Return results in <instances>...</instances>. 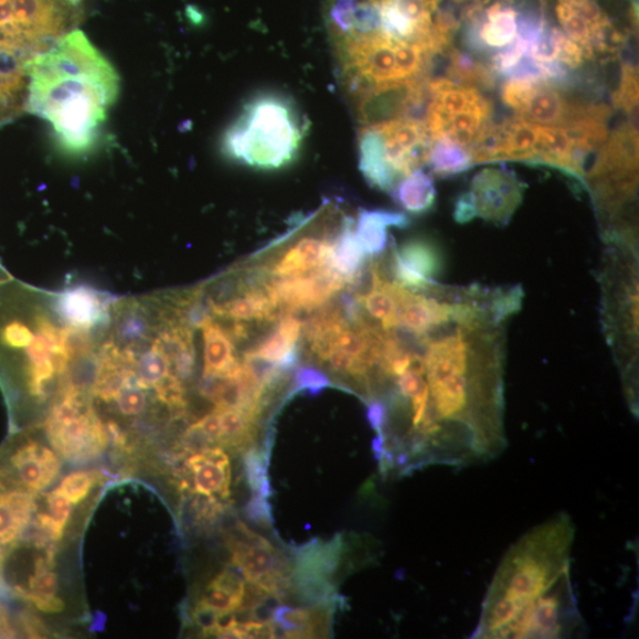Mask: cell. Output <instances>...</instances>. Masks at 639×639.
<instances>
[{
  "mask_svg": "<svg viewBox=\"0 0 639 639\" xmlns=\"http://www.w3.org/2000/svg\"><path fill=\"white\" fill-rule=\"evenodd\" d=\"M576 528L556 514L524 534L496 572L472 638H573L586 622L571 579Z\"/></svg>",
  "mask_w": 639,
  "mask_h": 639,
  "instance_id": "6da1fadb",
  "label": "cell"
},
{
  "mask_svg": "<svg viewBox=\"0 0 639 639\" xmlns=\"http://www.w3.org/2000/svg\"><path fill=\"white\" fill-rule=\"evenodd\" d=\"M25 108L52 124L61 150L88 153L100 137L107 109L117 102L118 74L81 70L53 72L28 65Z\"/></svg>",
  "mask_w": 639,
  "mask_h": 639,
  "instance_id": "7a4b0ae2",
  "label": "cell"
},
{
  "mask_svg": "<svg viewBox=\"0 0 639 639\" xmlns=\"http://www.w3.org/2000/svg\"><path fill=\"white\" fill-rule=\"evenodd\" d=\"M306 132L301 113L288 97L264 93L245 104L225 130L222 150L245 167L278 170L299 156Z\"/></svg>",
  "mask_w": 639,
  "mask_h": 639,
  "instance_id": "3957f363",
  "label": "cell"
},
{
  "mask_svg": "<svg viewBox=\"0 0 639 639\" xmlns=\"http://www.w3.org/2000/svg\"><path fill=\"white\" fill-rule=\"evenodd\" d=\"M87 0H0V54L25 65L84 20Z\"/></svg>",
  "mask_w": 639,
  "mask_h": 639,
  "instance_id": "277c9868",
  "label": "cell"
},
{
  "mask_svg": "<svg viewBox=\"0 0 639 639\" xmlns=\"http://www.w3.org/2000/svg\"><path fill=\"white\" fill-rule=\"evenodd\" d=\"M332 38L342 73L354 95L375 86L417 78L432 57L418 45L373 32Z\"/></svg>",
  "mask_w": 639,
  "mask_h": 639,
  "instance_id": "5b68a950",
  "label": "cell"
},
{
  "mask_svg": "<svg viewBox=\"0 0 639 639\" xmlns=\"http://www.w3.org/2000/svg\"><path fill=\"white\" fill-rule=\"evenodd\" d=\"M351 285L329 267L299 276L283 277L267 286L280 307L291 310L316 309L329 302L336 294Z\"/></svg>",
  "mask_w": 639,
  "mask_h": 639,
  "instance_id": "8992f818",
  "label": "cell"
},
{
  "mask_svg": "<svg viewBox=\"0 0 639 639\" xmlns=\"http://www.w3.org/2000/svg\"><path fill=\"white\" fill-rule=\"evenodd\" d=\"M358 118L365 126L404 118L423 100V86L417 78L375 86L354 95Z\"/></svg>",
  "mask_w": 639,
  "mask_h": 639,
  "instance_id": "52a82bcc",
  "label": "cell"
},
{
  "mask_svg": "<svg viewBox=\"0 0 639 639\" xmlns=\"http://www.w3.org/2000/svg\"><path fill=\"white\" fill-rule=\"evenodd\" d=\"M523 187L513 172L486 169L472 180L471 199L477 216L507 222L522 200Z\"/></svg>",
  "mask_w": 639,
  "mask_h": 639,
  "instance_id": "ba28073f",
  "label": "cell"
},
{
  "mask_svg": "<svg viewBox=\"0 0 639 639\" xmlns=\"http://www.w3.org/2000/svg\"><path fill=\"white\" fill-rule=\"evenodd\" d=\"M46 430L55 449L73 462L92 460L104 451L108 441L102 422L90 412L64 423L47 420Z\"/></svg>",
  "mask_w": 639,
  "mask_h": 639,
  "instance_id": "9c48e42d",
  "label": "cell"
},
{
  "mask_svg": "<svg viewBox=\"0 0 639 639\" xmlns=\"http://www.w3.org/2000/svg\"><path fill=\"white\" fill-rule=\"evenodd\" d=\"M444 255L426 238H413L393 252V273L396 283L407 289L424 290L444 269Z\"/></svg>",
  "mask_w": 639,
  "mask_h": 639,
  "instance_id": "30bf717a",
  "label": "cell"
},
{
  "mask_svg": "<svg viewBox=\"0 0 639 639\" xmlns=\"http://www.w3.org/2000/svg\"><path fill=\"white\" fill-rule=\"evenodd\" d=\"M10 468L2 469L8 477L14 475L31 493L51 486L58 477L61 465L57 456L38 441H28L9 458Z\"/></svg>",
  "mask_w": 639,
  "mask_h": 639,
  "instance_id": "8fae6325",
  "label": "cell"
},
{
  "mask_svg": "<svg viewBox=\"0 0 639 639\" xmlns=\"http://www.w3.org/2000/svg\"><path fill=\"white\" fill-rule=\"evenodd\" d=\"M10 481L0 469V566L3 565L4 547L19 540L36 510L34 497Z\"/></svg>",
  "mask_w": 639,
  "mask_h": 639,
  "instance_id": "7c38bea8",
  "label": "cell"
},
{
  "mask_svg": "<svg viewBox=\"0 0 639 639\" xmlns=\"http://www.w3.org/2000/svg\"><path fill=\"white\" fill-rule=\"evenodd\" d=\"M586 106L571 104L558 89L540 81L516 119L543 126H564L576 120Z\"/></svg>",
  "mask_w": 639,
  "mask_h": 639,
  "instance_id": "4fadbf2b",
  "label": "cell"
},
{
  "mask_svg": "<svg viewBox=\"0 0 639 639\" xmlns=\"http://www.w3.org/2000/svg\"><path fill=\"white\" fill-rule=\"evenodd\" d=\"M302 334V322L292 316L285 317L276 331L258 345L245 353V358L265 360L284 371L290 370L298 363L299 342Z\"/></svg>",
  "mask_w": 639,
  "mask_h": 639,
  "instance_id": "5bb4252c",
  "label": "cell"
},
{
  "mask_svg": "<svg viewBox=\"0 0 639 639\" xmlns=\"http://www.w3.org/2000/svg\"><path fill=\"white\" fill-rule=\"evenodd\" d=\"M359 170L368 183L382 191H392L400 178L388 166L379 130L365 126L359 134Z\"/></svg>",
  "mask_w": 639,
  "mask_h": 639,
  "instance_id": "9a60e30c",
  "label": "cell"
},
{
  "mask_svg": "<svg viewBox=\"0 0 639 639\" xmlns=\"http://www.w3.org/2000/svg\"><path fill=\"white\" fill-rule=\"evenodd\" d=\"M333 242L319 237H303L277 259L271 274L290 277L329 267Z\"/></svg>",
  "mask_w": 639,
  "mask_h": 639,
  "instance_id": "2e32d148",
  "label": "cell"
},
{
  "mask_svg": "<svg viewBox=\"0 0 639 639\" xmlns=\"http://www.w3.org/2000/svg\"><path fill=\"white\" fill-rule=\"evenodd\" d=\"M409 220L402 212L388 210H362L354 223L355 237L368 256L382 254L388 242V228L408 226Z\"/></svg>",
  "mask_w": 639,
  "mask_h": 639,
  "instance_id": "e0dca14e",
  "label": "cell"
},
{
  "mask_svg": "<svg viewBox=\"0 0 639 639\" xmlns=\"http://www.w3.org/2000/svg\"><path fill=\"white\" fill-rule=\"evenodd\" d=\"M188 466L194 473L196 493L205 497H227L231 484V464L220 449H206L190 457Z\"/></svg>",
  "mask_w": 639,
  "mask_h": 639,
  "instance_id": "ac0fdd59",
  "label": "cell"
},
{
  "mask_svg": "<svg viewBox=\"0 0 639 639\" xmlns=\"http://www.w3.org/2000/svg\"><path fill=\"white\" fill-rule=\"evenodd\" d=\"M55 307L65 322L85 330L100 322L106 311L100 294L85 286L63 291Z\"/></svg>",
  "mask_w": 639,
  "mask_h": 639,
  "instance_id": "d6986e66",
  "label": "cell"
},
{
  "mask_svg": "<svg viewBox=\"0 0 639 639\" xmlns=\"http://www.w3.org/2000/svg\"><path fill=\"white\" fill-rule=\"evenodd\" d=\"M280 308L267 287L265 290L245 291L241 297L223 303L211 305L213 313L234 321H271L277 317Z\"/></svg>",
  "mask_w": 639,
  "mask_h": 639,
  "instance_id": "ffe728a7",
  "label": "cell"
},
{
  "mask_svg": "<svg viewBox=\"0 0 639 639\" xmlns=\"http://www.w3.org/2000/svg\"><path fill=\"white\" fill-rule=\"evenodd\" d=\"M401 287L397 283L385 281L379 269L373 268L370 291L356 297L370 317L381 321L384 331H392L395 327Z\"/></svg>",
  "mask_w": 639,
  "mask_h": 639,
  "instance_id": "44dd1931",
  "label": "cell"
},
{
  "mask_svg": "<svg viewBox=\"0 0 639 639\" xmlns=\"http://www.w3.org/2000/svg\"><path fill=\"white\" fill-rule=\"evenodd\" d=\"M368 255L355 237L352 219L343 222L330 257L329 268L345 277L352 284L358 283L360 274L366 264Z\"/></svg>",
  "mask_w": 639,
  "mask_h": 639,
  "instance_id": "7402d4cb",
  "label": "cell"
},
{
  "mask_svg": "<svg viewBox=\"0 0 639 639\" xmlns=\"http://www.w3.org/2000/svg\"><path fill=\"white\" fill-rule=\"evenodd\" d=\"M391 192L396 203L414 215L430 211L436 202L434 179L420 169L401 179Z\"/></svg>",
  "mask_w": 639,
  "mask_h": 639,
  "instance_id": "603a6c76",
  "label": "cell"
},
{
  "mask_svg": "<svg viewBox=\"0 0 639 639\" xmlns=\"http://www.w3.org/2000/svg\"><path fill=\"white\" fill-rule=\"evenodd\" d=\"M202 329L205 343L204 375L224 376L231 373L238 364L234 355L233 339L212 319Z\"/></svg>",
  "mask_w": 639,
  "mask_h": 639,
  "instance_id": "cb8c5ba5",
  "label": "cell"
},
{
  "mask_svg": "<svg viewBox=\"0 0 639 639\" xmlns=\"http://www.w3.org/2000/svg\"><path fill=\"white\" fill-rule=\"evenodd\" d=\"M57 577L52 568V561L39 560L34 573L28 582V587L19 594L46 614H58L64 609V603L56 596Z\"/></svg>",
  "mask_w": 639,
  "mask_h": 639,
  "instance_id": "d4e9b609",
  "label": "cell"
},
{
  "mask_svg": "<svg viewBox=\"0 0 639 639\" xmlns=\"http://www.w3.org/2000/svg\"><path fill=\"white\" fill-rule=\"evenodd\" d=\"M428 158V163L438 175H452L468 170L472 166V159L465 147L441 138L434 141Z\"/></svg>",
  "mask_w": 639,
  "mask_h": 639,
  "instance_id": "484cf974",
  "label": "cell"
},
{
  "mask_svg": "<svg viewBox=\"0 0 639 639\" xmlns=\"http://www.w3.org/2000/svg\"><path fill=\"white\" fill-rule=\"evenodd\" d=\"M46 502L49 513L40 514L38 521L43 531L47 532L54 540H60L70 521L73 503L63 497L57 489L47 496Z\"/></svg>",
  "mask_w": 639,
  "mask_h": 639,
  "instance_id": "4316f807",
  "label": "cell"
},
{
  "mask_svg": "<svg viewBox=\"0 0 639 639\" xmlns=\"http://www.w3.org/2000/svg\"><path fill=\"white\" fill-rule=\"evenodd\" d=\"M170 360L158 348L145 352L137 364V383L143 387L156 386L170 374Z\"/></svg>",
  "mask_w": 639,
  "mask_h": 639,
  "instance_id": "83f0119b",
  "label": "cell"
},
{
  "mask_svg": "<svg viewBox=\"0 0 639 639\" xmlns=\"http://www.w3.org/2000/svg\"><path fill=\"white\" fill-rule=\"evenodd\" d=\"M220 414L223 438L228 444H242L251 437L255 416L237 408L216 409Z\"/></svg>",
  "mask_w": 639,
  "mask_h": 639,
  "instance_id": "f1b7e54d",
  "label": "cell"
},
{
  "mask_svg": "<svg viewBox=\"0 0 639 639\" xmlns=\"http://www.w3.org/2000/svg\"><path fill=\"white\" fill-rule=\"evenodd\" d=\"M273 621L280 627L287 637H309L313 628V616L308 610L292 609L278 605L274 611Z\"/></svg>",
  "mask_w": 639,
  "mask_h": 639,
  "instance_id": "f546056e",
  "label": "cell"
},
{
  "mask_svg": "<svg viewBox=\"0 0 639 639\" xmlns=\"http://www.w3.org/2000/svg\"><path fill=\"white\" fill-rule=\"evenodd\" d=\"M26 75H7L0 73V121L11 118L20 109L25 88Z\"/></svg>",
  "mask_w": 639,
  "mask_h": 639,
  "instance_id": "4dcf8cb0",
  "label": "cell"
},
{
  "mask_svg": "<svg viewBox=\"0 0 639 639\" xmlns=\"http://www.w3.org/2000/svg\"><path fill=\"white\" fill-rule=\"evenodd\" d=\"M449 73L460 81L468 82V84L490 85L491 81H493V76H491L493 72L460 52L452 53Z\"/></svg>",
  "mask_w": 639,
  "mask_h": 639,
  "instance_id": "1f68e13d",
  "label": "cell"
},
{
  "mask_svg": "<svg viewBox=\"0 0 639 639\" xmlns=\"http://www.w3.org/2000/svg\"><path fill=\"white\" fill-rule=\"evenodd\" d=\"M100 481V473L95 471H77L65 478L57 488L60 493L73 504L85 500L90 489Z\"/></svg>",
  "mask_w": 639,
  "mask_h": 639,
  "instance_id": "d6a6232c",
  "label": "cell"
},
{
  "mask_svg": "<svg viewBox=\"0 0 639 639\" xmlns=\"http://www.w3.org/2000/svg\"><path fill=\"white\" fill-rule=\"evenodd\" d=\"M535 78H511L507 81L502 89V100L508 106L520 113L530 100L537 82Z\"/></svg>",
  "mask_w": 639,
  "mask_h": 639,
  "instance_id": "836d02e7",
  "label": "cell"
},
{
  "mask_svg": "<svg viewBox=\"0 0 639 639\" xmlns=\"http://www.w3.org/2000/svg\"><path fill=\"white\" fill-rule=\"evenodd\" d=\"M615 105L637 117L638 108V73L632 65H627L622 72V79L619 90L615 96Z\"/></svg>",
  "mask_w": 639,
  "mask_h": 639,
  "instance_id": "e575fe53",
  "label": "cell"
},
{
  "mask_svg": "<svg viewBox=\"0 0 639 639\" xmlns=\"http://www.w3.org/2000/svg\"><path fill=\"white\" fill-rule=\"evenodd\" d=\"M245 467H247L248 481L254 491L262 497L270 496V484L267 478L265 456L256 450H252L245 457Z\"/></svg>",
  "mask_w": 639,
  "mask_h": 639,
  "instance_id": "d590c367",
  "label": "cell"
},
{
  "mask_svg": "<svg viewBox=\"0 0 639 639\" xmlns=\"http://www.w3.org/2000/svg\"><path fill=\"white\" fill-rule=\"evenodd\" d=\"M87 331L88 330L74 326L61 330L62 349L70 360L77 355H87L92 350L90 338Z\"/></svg>",
  "mask_w": 639,
  "mask_h": 639,
  "instance_id": "8d00e7d4",
  "label": "cell"
},
{
  "mask_svg": "<svg viewBox=\"0 0 639 639\" xmlns=\"http://www.w3.org/2000/svg\"><path fill=\"white\" fill-rule=\"evenodd\" d=\"M120 412L126 416L140 415L146 407V395L142 387L137 383H128L121 388L116 397Z\"/></svg>",
  "mask_w": 639,
  "mask_h": 639,
  "instance_id": "74e56055",
  "label": "cell"
},
{
  "mask_svg": "<svg viewBox=\"0 0 639 639\" xmlns=\"http://www.w3.org/2000/svg\"><path fill=\"white\" fill-rule=\"evenodd\" d=\"M32 338H34V334H32L29 327L19 320L7 323L0 331V340L7 348L13 350L26 349Z\"/></svg>",
  "mask_w": 639,
  "mask_h": 639,
  "instance_id": "f35d334b",
  "label": "cell"
},
{
  "mask_svg": "<svg viewBox=\"0 0 639 639\" xmlns=\"http://www.w3.org/2000/svg\"><path fill=\"white\" fill-rule=\"evenodd\" d=\"M158 397L171 407L180 408L185 406V392L182 382L177 375H167L156 386Z\"/></svg>",
  "mask_w": 639,
  "mask_h": 639,
  "instance_id": "ab89813d",
  "label": "cell"
},
{
  "mask_svg": "<svg viewBox=\"0 0 639 639\" xmlns=\"http://www.w3.org/2000/svg\"><path fill=\"white\" fill-rule=\"evenodd\" d=\"M200 603L209 606V608L217 613L235 611L242 606V601L235 596L224 592L222 588L211 585L206 588Z\"/></svg>",
  "mask_w": 639,
  "mask_h": 639,
  "instance_id": "60d3db41",
  "label": "cell"
},
{
  "mask_svg": "<svg viewBox=\"0 0 639 639\" xmlns=\"http://www.w3.org/2000/svg\"><path fill=\"white\" fill-rule=\"evenodd\" d=\"M331 385L329 376L315 368H300L295 373V386L299 390H306L310 393H319Z\"/></svg>",
  "mask_w": 639,
  "mask_h": 639,
  "instance_id": "b9f144b4",
  "label": "cell"
},
{
  "mask_svg": "<svg viewBox=\"0 0 639 639\" xmlns=\"http://www.w3.org/2000/svg\"><path fill=\"white\" fill-rule=\"evenodd\" d=\"M149 324L143 316L138 313V311H130L118 327L119 339L124 342H136L142 339Z\"/></svg>",
  "mask_w": 639,
  "mask_h": 639,
  "instance_id": "7bdbcfd3",
  "label": "cell"
},
{
  "mask_svg": "<svg viewBox=\"0 0 639 639\" xmlns=\"http://www.w3.org/2000/svg\"><path fill=\"white\" fill-rule=\"evenodd\" d=\"M368 419L376 436H382L387 424V407L383 401L374 400L368 407Z\"/></svg>",
  "mask_w": 639,
  "mask_h": 639,
  "instance_id": "ee69618b",
  "label": "cell"
},
{
  "mask_svg": "<svg viewBox=\"0 0 639 639\" xmlns=\"http://www.w3.org/2000/svg\"><path fill=\"white\" fill-rule=\"evenodd\" d=\"M194 425L203 433L209 441H213V444H215V441H222V425L220 414L217 412L205 416Z\"/></svg>",
  "mask_w": 639,
  "mask_h": 639,
  "instance_id": "f6af8a7d",
  "label": "cell"
},
{
  "mask_svg": "<svg viewBox=\"0 0 639 639\" xmlns=\"http://www.w3.org/2000/svg\"><path fill=\"white\" fill-rule=\"evenodd\" d=\"M217 611L212 610L209 606L200 603L193 613L196 626H200L205 633L215 632Z\"/></svg>",
  "mask_w": 639,
  "mask_h": 639,
  "instance_id": "bcb514c9",
  "label": "cell"
},
{
  "mask_svg": "<svg viewBox=\"0 0 639 639\" xmlns=\"http://www.w3.org/2000/svg\"><path fill=\"white\" fill-rule=\"evenodd\" d=\"M477 217V209H475L470 192L465 193L458 199L455 206V220L458 223H468Z\"/></svg>",
  "mask_w": 639,
  "mask_h": 639,
  "instance_id": "7dc6e473",
  "label": "cell"
},
{
  "mask_svg": "<svg viewBox=\"0 0 639 639\" xmlns=\"http://www.w3.org/2000/svg\"><path fill=\"white\" fill-rule=\"evenodd\" d=\"M248 515L258 523H264L269 520V508L265 497L257 493V496L252 499L248 505Z\"/></svg>",
  "mask_w": 639,
  "mask_h": 639,
  "instance_id": "c3c4849f",
  "label": "cell"
},
{
  "mask_svg": "<svg viewBox=\"0 0 639 639\" xmlns=\"http://www.w3.org/2000/svg\"><path fill=\"white\" fill-rule=\"evenodd\" d=\"M18 635L7 606L0 601V638H13Z\"/></svg>",
  "mask_w": 639,
  "mask_h": 639,
  "instance_id": "681fc988",
  "label": "cell"
},
{
  "mask_svg": "<svg viewBox=\"0 0 639 639\" xmlns=\"http://www.w3.org/2000/svg\"><path fill=\"white\" fill-rule=\"evenodd\" d=\"M236 628L235 611L219 613L216 619L215 632L232 630Z\"/></svg>",
  "mask_w": 639,
  "mask_h": 639,
  "instance_id": "f907efd6",
  "label": "cell"
}]
</instances>
